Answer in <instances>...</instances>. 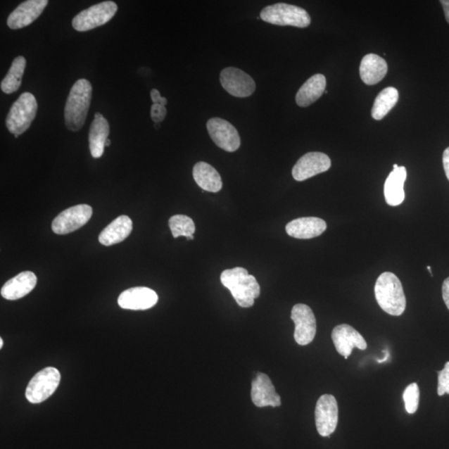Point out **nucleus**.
<instances>
[{
	"label": "nucleus",
	"mask_w": 449,
	"mask_h": 449,
	"mask_svg": "<svg viewBox=\"0 0 449 449\" xmlns=\"http://www.w3.org/2000/svg\"><path fill=\"white\" fill-rule=\"evenodd\" d=\"M91 93V82L84 79L77 80L72 87L64 108V121L68 130L79 132L84 127L90 108Z\"/></svg>",
	"instance_id": "1"
},
{
	"label": "nucleus",
	"mask_w": 449,
	"mask_h": 449,
	"mask_svg": "<svg viewBox=\"0 0 449 449\" xmlns=\"http://www.w3.org/2000/svg\"><path fill=\"white\" fill-rule=\"evenodd\" d=\"M221 282L231 291L236 303L243 308H250L260 296V287L258 281L245 268L224 270L221 274Z\"/></svg>",
	"instance_id": "2"
},
{
	"label": "nucleus",
	"mask_w": 449,
	"mask_h": 449,
	"mask_svg": "<svg viewBox=\"0 0 449 449\" xmlns=\"http://www.w3.org/2000/svg\"><path fill=\"white\" fill-rule=\"evenodd\" d=\"M378 304L388 315L400 316L405 312L406 298L400 279L392 272L379 277L374 286Z\"/></svg>",
	"instance_id": "3"
},
{
	"label": "nucleus",
	"mask_w": 449,
	"mask_h": 449,
	"mask_svg": "<svg viewBox=\"0 0 449 449\" xmlns=\"http://www.w3.org/2000/svg\"><path fill=\"white\" fill-rule=\"evenodd\" d=\"M260 16L265 22L279 26L306 27L311 23V18L304 8L283 3L264 8Z\"/></svg>",
	"instance_id": "4"
},
{
	"label": "nucleus",
	"mask_w": 449,
	"mask_h": 449,
	"mask_svg": "<svg viewBox=\"0 0 449 449\" xmlns=\"http://www.w3.org/2000/svg\"><path fill=\"white\" fill-rule=\"evenodd\" d=\"M38 103L33 94H22L12 105L6 118V127L11 134L20 136L24 134L34 120Z\"/></svg>",
	"instance_id": "5"
},
{
	"label": "nucleus",
	"mask_w": 449,
	"mask_h": 449,
	"mask_svg": "<svg viewBox=\"0 0 449 449\" xmlns=\"http://www.w3.org/2000/svg\"><path fill=\"white\" fill-rule=\"evenodd\" d=\"M61 375L56 368L47 367L37 373L30 380L25 392L27 401L40 404L48 400L61 383Z\"/></svg>",
	"instance_id": "6"
},
{
	"label": "nucleus",
	"mask_w": 449,
	"mask_h": 449,
	"mask_svg": "<svg viewBox=\"0 0 449 449\" xmlns=\"http://www.w3.org/2000/svg\"><path fill=\"white\" fill-rule=\"evenodd\" d=\"M118 11L116 3L105 1L82 11L72 21L73 29L86 32L106 25Z\"/></svg>",
	"instance_id": "7"
},
{
	"label": "nucleus",
	"mask_w": 449,
	"mask_h": 449,
	"mask_svg": "<svg viewBox=\"0 0 449 449\" xmlns=\"http://www.w3.org/2000/svg\"><path fill=\"white\" fill-rule=\"evenodd\" d=\"M91 215H93V209L90 205L85 204L75 205L63 210L53 220L52 230L58 235H66L84 227L91 219Z\"/></svg>",
	"instance_id": "8"
},
{
	"label": "nucleus",
	"mask_w": 449,
	"mask_h": 449,
	"mask_svg": "<svg viewBox=\"0 0 449 449\" xmlns=\"http://www.w3.org/2000/svg\"><path fill=\"white\" fill-rule=\"evenodd\" d=\"M210 139L215 144L227 152L233 153L239 149L241 137L232 123L222 118H210L207 123Z\"/></svg>",
	"instance_id": "9"
},
{
	"label": "nucleus",
	"mask_w": 449,
	"mask_h": 449,
	"mask_svg": "<svg viewBox=\"0 0 449 449\" xmlns=\"http://www.w3.org/2000/svg\"><path fill=\"white\" fill-rule=\"evenodd\" d=\"M220 82L228 94L237 98H247L254 94L256 88L253 79L236 68H227L220 75Z\"/></svg>",
	"instance_id": "10"
},
{
	"label": "nucleus",
	"mask_w": 449,
	"mask_h": 449,
	"mask_svg": "<svg viewBox=\"0 0 449 449\" xmlns=\"http://www.w3.org/2000/svg\"><path fill=\"white\" fill-rule=\"evenodd\" d=\"M315 424L322 437H329L336 431L339 409L336 398L331 395H324L319 398L315 407Z\"/></svg>",
	"instance_id": "11"
},
{
	"label": "nucleus",
	"mask_w": 449,
	"mask_h": 449,
	"mask_svg": "<svg viewBox=\"0 0 449 449\" xmlns=\"http://www.w3.org/2000/svg\"><path fill=\"white\" fill-rule=\"evenodd\" d=\"M291 319L296 325L294 337L298 345H309L316 334V320L312 310L308 305L297 304L292 308Z\"/></svg>",
	"instance_id": "12"
},
{
	"label": "nucleus",
	"mask_w": 449,
	"mask_h": 449,
	"mask_svg": "<svg viewBox=\"0 0 449 449\" xmlns=\"http://www.w3.org/2000/svg\"><path fill=\"white\" fill-rule=\"evenodd\" d=\"M331 167V161L327 154L309 153L296 163L292 169V176L295 180L302 182L328 171Z\"/></svg>",
	"instance_id": "13"
},
{
	"label": "nucleus",
	"mask_w": 449,
	"mask_h": 449,
	"mask_svg": "<svg viewBox=\"0 0 449 449\" xmlns=\"http://www.w3.org/2000/svg\"><path fill=\"white\" fill-rule=\"evenodd\" d=\"M331 337L337 352L346 360L352 354L354 348L361 350L367 349V343L364 337L349 324L337 325L333 329Z\"/></svg>",
	"instance_id": "14"
},
{
	"label": "nucleus",
	"mask_w": 449,
	"mask_h": 449,
	"mask_svg": "<svg viewBox=\"0 0 449 449\" xmlns=\"http://www.w3.org/2000/svg\"><path fill=\"white\" fill-rule=\"evenodd\" d=\"M48 0H27L18 6L7 20V25L11 30H20L29 26L34 22L48 6Z\"/></svg>",
	"instance_id": "15"
},
{
	"label": "nucleus",
	"mask_w": 449,
	"mask_h": 449,
	"mask_svg": "<svg viewBox=\"0 0 449 449\" xmlns=\"http://www.w3.org/2000/svg\"><path fill=\"white\" fill-rule=\"evenodd\" d=\"M157 293L148 287H134L123 291L118 297V305L122 309L145 310L158 303Z\"/></svg>",
	"instance_id": "16"
},
{
	"label": "nucleus",
	"mask_w": 449,
	"mask_h": 449,
	"mask_svg": "<svg viewBox=\"0 0 449 449\" xmlns=\"http://www.w3.org/2000/svg\"><path fill=\"white\" fill-rule=\"evenodd\" d=\"M251 400L258 407L282 405L279 396L268 375L258 373L251 384Z\"/></svg>",
	"instance_id": "17"
},
{
	"label": "nucleus",
	"mask_w": 449,
	"mask_h": 449,
	"mask_svg": "<svg viewBox=\"0 0 449 449\" xmlns=\"http://www.w3.org/2000/svg\"><path fill=\"white\" fill-rule=\"evenodd\" d=\"M327 224L318 217H301L293 220L286 227L289 236L296 239H311L322 235L327 230Z\"/></svg>",
	"instance_id": "18"
},
{
	"label": "nucleus",
	"mask_w": 449,
	"mask_h": 449,
	"mask_svg": "<svg viewBox=\"0 0 449 449\" xmlns=\"http://www.w3.org/2000/svg\"><path fill=\"white\" fill-rule=\"evenodd\" d=\"M37 281L38 279L34 272H21L4 284L1 289V296L8 301L21 299L34 290Z\"/></svg>",
	"instance_id": "19"
},
{
	"label": "nucleus",
	"mask_w": 449,
	"mask_h": 449,
	"mask_svg": "<svg viewBox=\"0 0 449 449\" xmlns=\"http://www.w3.org/2000/svg\"><path fill=\"white\" fill-rule=\"evenodd\" d=\"M407 178V171L405 167L393 165V170L389 174L384 183V196L386 203L392 207L400 205L405 201V182Z\"/></svg>",
	"instance_id": "20"
},
{
	"label": "nucleus",
	"mask_w": 449,
	"mask_h": 449,
	"mask_svg": "<svg viewBox=\"0 0 449 449\" xmlns=\"http://www.w3.org/2000/svg\"><path fill=\"white\" fill-rule=\"evenodd\" d=\"M388 72L387 63L379 55L370 53L362 59L360 73L362 81L367 85L379 84L384 80Z\"/></svg>",
	"instance_id": "21"
},
{
	"label": "nucleus",
	"mask_w": 449,
	"mask_h": 449,
	"mask_svg": "<svg viewBox=\"0 0 449 449\" xmlns=\"http://www.w3.org/2000/svg\"><path fill=\"white\" fill-rule=\"evenodd\" d=\"M109 132L110 128L107 119L100 113H96L94 120L90 126L89 137V148L93 158H99L103 155Z\"/></svg>",
	"instance_id": "22"
},
{
	"label": "nucleus",
	"mask_w": 449,
	"mask_h": 449,
	"mask_svg": "<svg viewBox=\"0 0 449 449\" xmlns=\"http://www.w3.org/2000/svg\"><path fill=\"white\" fill-rule=\"evenodd\" d=\"M132 231V222L130 217L121 216L108 224L100 233L99 240L101 244L106 246L118 244L127 239Z\"/></svg>",
	"instance_id": "23"
},
{
	"label": "nucleus",
	"mask_w": 449,
	"mask_h": 449,
	"mask_svg": "<svg viewBox=\"0 0 449 449\" xmlns=\"http://www.w3.org/2000/svg\"><path fill=\"white\" fill-rule=\"evenodd\" d=\"M325 88H327V80L323 75L310 77L297 91L296 101L298 106L309 107L322 97Z\"/></svg>",
	"instance_id": "24"
},
{
	"label": "nucleus",
	"mask_w": 449,
	"mask_h": 449,
	"mask_svg": "<svg viewBox=\"0 0 449 449\" xmlns=\"http://www.w3.org/2000/svg\"><path fill=\"white\" fill-rule=\"evenodd\" d=\"M194 178L201 189L210 192H218L222 189L221 175L213 166L204 162H200L194 167Z\"/></svg>",
	"instance_id": "25"
},
{
	"label": "nucleus",
	"mask_w": 449,
	"mask_h": 449,
	"mask_svg": "<svg viewBox=\"0 0 449 449\" xmlns=\"http://www.w3.org/2000/svg\"><path fill=\"white\" fill-rule=\"evenodd\" d=\"M25 67L26 59L25 57L18 56L15 58L7 75L1 82V90L4 94H11L20 88Z\"/></svg>",
	"instance_id": "26"
},
{
	"label": "nucleus",
	"mask_w": 449,
	"mask_h": 449,
	"mask_svg": "<svg viewBox=\"0 0 449 449\" xmlns=\"http://www.w3.org/2000/svg\"><path fill=\"white\" fill-rule=\"evenodd\" d=\"M398 100V91L396 89L389 87L384 89L375 99L372 108V117L375 120H381L391 110L396 106Z\"/></svg>",
	"instance_id": "27"
},
{
	"label": "nucleus",
	"mask_w": 449,
	"mask_h": 449,
	"mask_svg": "<svg viewBox=\"0 0 449 449\" xmlns=\"http://www.w3.org/2000/svg\"><path fill=\"white\" fill-rule=\"evenodd\" d=\"M170 227L174 238L186 236L187 240H194V234L196 231L195 223L191 218L184 215H176L169 220Z\"/></svg>",
	"instance_id": "28"
},
{
	"label": "nucleus",
	"mask_w": 449,
	"mask_h": 449,
	"mask_svg": "<svg viewBox=\"0 0 449 449\" xmlns=\"http://www.w3.org/2000/svg\"><path fill=\"white\" fill-rule=\"evenodd\" d=\"M404 401L407 413L413 415L418 410L419 405V388L418 384L413 383L405 388Z\"/></svg>",
	"instance_id": "29"
},
{
	"label": "nucleus",
	"mask_w": 449,
	"mask_h": 449,
	"mask_svg": "<svg viewBox=\"0 0 449 449\" xmlns=\"http://www.w3.org/2000/svg\"><path fill=\"white\" fill-rule=\"evenodd\" d=\"M438 395L443 396L448 393L449 395V362H447L443 370L438 372Z\"/></svg>",
	"instance_id": "30"
},
{
	"label": "nucleus",
	"mask_w": 449,
	"mask_h": 449,
	"mask_svg": "<svg viewBox=\"0 0 449 449\" xmlns=\"http://www.w3.org/2000/svg\"><path fill=\"white\" fill-rule=\"evenodd\" d=\"M167 110L160 104H153L151 108V118L155 123L162 122L166 118Z\"/></svg>",
	"instance_id": "31"
},
{
	"label": "nucleus",
	"mask_w": 449,
	"mask_h": 449,
	"mask_svg": "<svg viewBox=\"0 0 449 449\" xmlns=\"http://www.w3.org/2000/svg\"><path fill=\"white\" fill-rule=\"evenodd\" d=\"M150 94L153 104H160L163 105V106H166V105L167 104V99L166 98L162 97L158 90L153 89L152 91H151Z\"/></svg>",
	"instance_id": "32"
},
{
	"label": "nucleus",
	"mask_w": 449,
	"mask_h": 449,
	"mask_svg": "<svg viewBox=\"0 0 449 449\" xmlns=\"http://www.w3.org/2000/svg\"><path fill=\"white\" fill-rule=\"evenodd\" d=\"M442 292L443 301L449 310V277L443 284Z\"/></svg>",
	"instance_id": "33"
},
{
	"label": "nucleus",
	"mask_w": 449,
	"mask_h": 449,
	"mask_svg": "<svg viewBox=\"0 0 449 449\" xmlns=\"http://www.w3.org/2000/svg\"><path fill=\"white\" fill-rule=\"evenodd\" d=\"M443 163L444 171H445L446 176L449 181V148L444 151L443 156Z\"/></svg>",
	"instance_id": "34"
},
{
	"label": "nucleus",
	"mask_w": 449,
	"mask_h": 449,
	"mask_svg": "<svg viewBox=\"0 0 449 449\" xmlns=\"http://www.w3.org/2000/svg\"><path fill=\"white\" fill-rule=\"evenodd\" d=\"M441 3L443 8L444 15H445L446 20L449 24V0H441Z\"/></svg>",
	"instance_id": "35"
},
{
	"label": "nucleus",
	"mask_w": 449,
	"mask_h": 449,
	"mask_svg": "<svg viewBox=\"0 0 449 449\" xmlns=\"http://www.w3.org/2000/svg\"><path fill=\"white\" fill-rule=\"evenodd\" d=\"M388 355H389L388 353V352H386V357H384V358L383 360H378L379 363H383V362H386V361H387V360H388Z\"/></svg>",
	"instance_id": "36"
},
{
	"label": "nucleus",
	"mask_w": 449,
	"mask_h": 449,
	"mask_svg": "<svg viewBox=\"0 0 449 449\" xmlns=\"http://www.w3.org/2000/svg\"><path fill=\"white\" fill-rule=\"evenodd\" d=\"M154 127L156 129L158 130L161 127V123H155Z\"/></svg>",
	"instance_id": "37"
},
{
	"label": "nucleus",
	"mask_w": 449,
	"mask_h": 449,
	"mask_svg": "<svg viewBox=\"0 0 449 449\" xmlns=\"http://www.w3.org/2000/svg\"><path fill=\"white\" fill-rule=\"evenodd\" d=\"M3 346H4L3 339L0 338V349H2Z\"/></svg>",
	"instance_id": "38"
},
{
	"label": "nucleus",
	"mask_w": 449,
	"mask_h": 449,
	"mask_svg": "<svg viewBox=\"0 0 449 449\" xmlns=\"http://www.w3.org/2000/svg\"><path fill=\"white\" fill-rule=\"evenodd\" d=\"M110 144H111V141H110L109 139H108V140L106 141V144H105V146H110Z\"/></svg>",
	"instance_id": "39"
}]
</instances>
